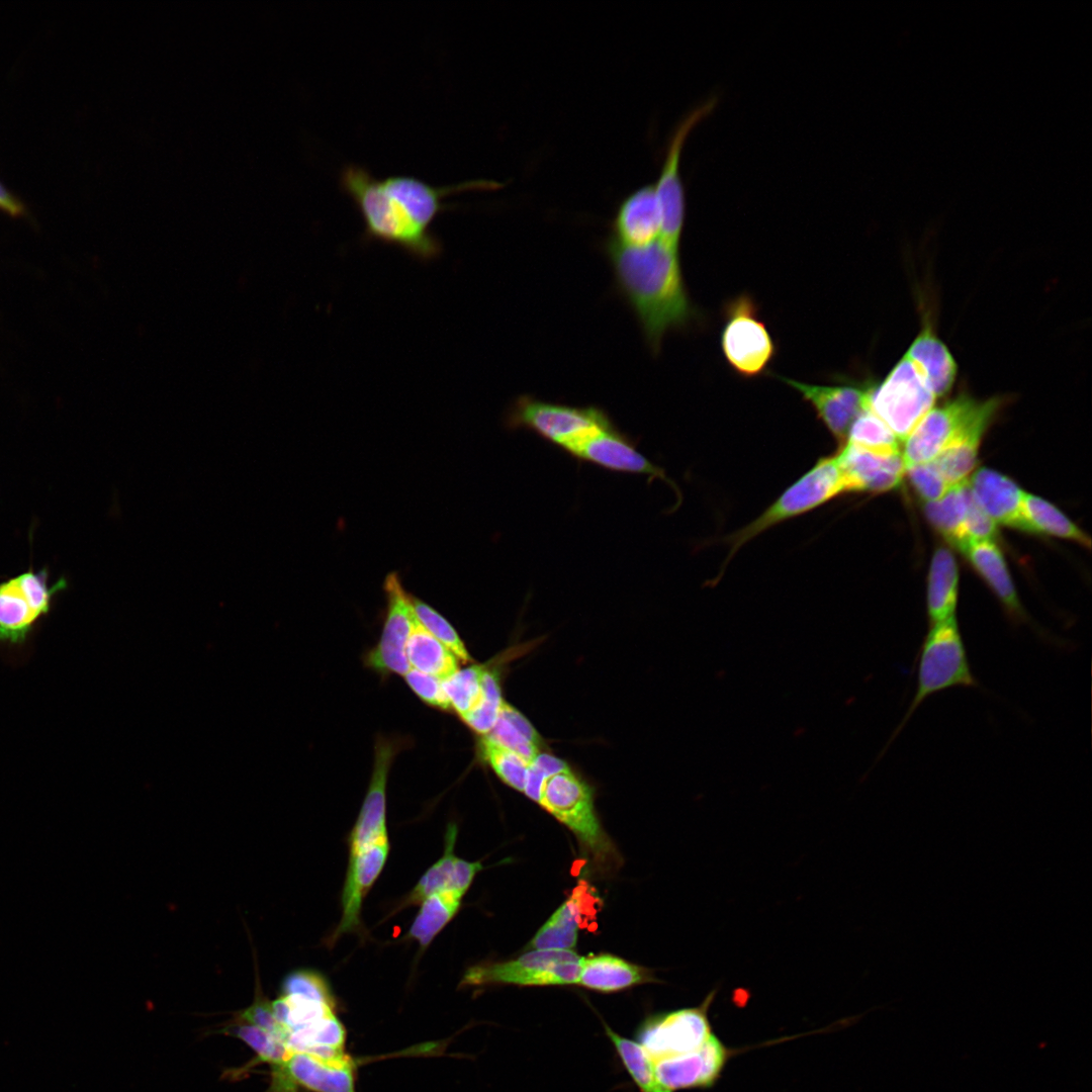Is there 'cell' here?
<instances>
[{
    "mask_svg": "<svg viewBox=\"0 0 1092 1092\" xmlns=\"http://www.w3.org/2000/svg\"><path fill=\"white\" fill-rule=\"evenodd\" d=\"M340 187L358 209L368 239L429 261L442 251L432 225L441 212L452 207L445 199L464 191L495 189L500 184L479 179L435 186L411 175L378 178L364 166L347 164L340 173Z\"/></svg>",
    "mask_w": 1092,
    "mask_h": 1092,
    "instance_id": "6da1fadb",
    "label": "cell"
},
{
    "mask_svg": "<svg viewBox=\"0 0 1092 1092\" xmlns=\"http://www.w3.org/2000/svg\"><path fill=\"white\" fill-rule=\"evenodd\" d=\"M605 251L617 287L633 310L653 354L671 330L687 328L695 317L679 264L678 249L660 239L628 246L610 238Z\"/></svg>",
    "mask_w": 1092,
    "mask_h": 1092,
    "instance_id": "7a4b0ae2",
    "label": "cell"
},
{
    "mask_svg": "<svg viewBox=\"0 0 1092 1092\" xmlns=\"http://www.w3.org/2000/svg\"><path fill=\"white\" fill-rule=\"evenodd\" d=\"M916 689L904 716L882 750V756L931 696L953 688L981 689L973 672L956 617L929 625L915 658Z\"/></svg>",
    "mask_w": 1092,
    "mask_h": 1092,
    "instance_id": "3957f363",
    "label": "cell"
},
{
    "mask_svg": "<svg viewBox=\"0 0 1092 1092\" xmlns=\"http://www.w3.org/2000/svg\"><path fill=\"white\" fill-rule=\"evenodd\" d=\"M511 430H528L567 454L596 432L614 424L596 406H572L521 395L506 415Z\"/></svg>",
    "mask_w": 1092,
    "mask_h": 1092,
    "instance_id": "277c9868",
    "label": "cell"
},
{
    "mask_svg": "<svg viewBox=\"0 0 1092 1092\" xmlns=\"http://www.w3.org/2000/svg\"><path fill=\"white\" fill-rule=\"evenodd\" d=\"M841 493H844V486L836 454L819 459L755 520L725 538L724 542L729 546L726 562L744 544L763 531L809 512Z\"/></svg>",
    "mask_w": 1092,
    "mask_h": 1092,
    "instance_id": "5b68a950",
    "label": "cell"
},
{
    "mask_svg": "<svg viewBox=\"0 0 1092 1092\" xmlns=\"http://www.w3.org/2000/svg\"><path fill=\"white\" fill-rule=\"evenodd\" d=\"M65 577L51 582L47 568H29L0 581V644L20 645L50 614L57 596L67 588Z\"/></svg>",
    "mask_w": 1092,
    "mask_h": 1092,
    "instance_id": "8992f818",
    "label": "cell"
},
{
    "mask_svg": "<svg viewBox=\"0 0 1092 1092\" xmlns=\"http://www.w3.org/2000/svg\"><path fill=\"white\" fill-rule=\"evenodd\" d=\"M580 960L581 957L571 949H532L510 962L478 964L468 968L461 979L460 986L577 985Z\"/></svg>",
    "mask_w": 1092,
    "mask_h": 1092,
    "instance_id": "52a82bcc",
    "label": "cell"
},
{
    "mask_svg": "<svg viewBox=\"0 0 1092 1092\" xmlns=\"http://www.w3.org/2000/svg\"><path fill=\"white\" fill-rule=\"evenodd\" d=\"M935 399L918 368L904 355L883 382L871 387L868 407L904 442Z\"/></svg>",
    "mask_w": 1092,
    "mask_h": 1092,
    "instance_id": "ba28073f",
    "label": "cell"
},
{
    "mask_svg": "<svg viewBox=\"0 0 1092 1092\" xmlns=\"http://www.w3.org/2000/svg\"><path fill=\"white\" fill-rule=\"evenodd\" d=\"M539 804L569 828L594 857L606 860L612 853L595 811L592 790L570 768L546 780Z\"/></svg>",
    "mask_w": 1092,
    "mask_h": 1092,
    "instance_id": "9c48e42d",
    "label": "cell"
},
{
    "mask_svg": "<svg viewBox=\"0 0 1092 1092\" xmlns=\"http://www.w3.org/2000/svg\"><path fill=\"white\" fill-rule=\"evenodd\" d=\"M721 348L732 369L746 378L764 372L776 355L775 341L754 301L746 294L730 300L725 307Z\"/></svg>",
    "mask_w": 1092,
    "mask_h": 1092,
    "instance_id": "30bf717a",
    "label": "cell"
},
{
    "mask_svg": "<svg viewBox=\"0 0 1092 1092\" xmlns=\"http://www.w3.org/2000/svg\"><path fill=\"white\" fill-rule=\"evenodd\" d=\"M716 103L715 97L709 98L680 120L669 139L660 173L654 182L660 216L658 239L675 249L679 247L686 212L685 189L679 172L681 151L689 133L715 108Z\"/></svg>",
    "mask_w": 1092,
    "mask_h": 1092,
    "instance_id": "8fae6325",
    "label": "cell"
},
{
    "mask_svg": "<svg viewBox=\"0 0 1092 1092\" xmlns=\"http://www.w3.org/2000/svg\"><path fill=\"white\" fill-rule=\"evenodd\" d=\"M713 996L714 993L710 994L701 1006L647 1018L637 1030V1042L653 1062L699 1049L712 1034L707 1010Z\"/></svg>",
    "mask_w": 1092,
    "mask_h": 1092,
    "instance_id": "7c38bea8",
    "label": "cell"
},
{
    "mask_svg": "<svg viewBox=\"0 0 1092 1092\" xmlns=\"http://www.w3.org/2000/svg\"><path fill=\"white\" fill-rule=\"evenodd\" d=\"M386 597V614L378 643L364 658L366 666L380 674L404 675L411 665L406 656V643L418 619L414 613L411 595L401 583L398 572H389L383 583Z\"/></svg>",
    "mask_w": 1092,
    "mask_h": 1092,
    "instance_id": "4fadbf2b",
    "label": "cell"
},
{
    "mask_svg": "<svg viewBox=\"0 0 1092 1092\" xmlns=\"http://www.w3.org/2000/svg\"><path fill=\"white\" fill-rule=\"evenodd\" d=\"M984 578L1013 627L1029 626L1045 644L1069 650L1070 642L1035 624L1022 606L1001 550L993 540L972 541L960 549Z\"/></svg>",
    "mask_w": 1092,
    "mask_h": 1092,
    "instance_id": "5bb4252c",
    "label": "cell"
},
{
    "mask_svg": "<svg viewBox=\"0 0 1092 1092\" xmlns=\"http://www.w3.org/2000/svg\"><path fill=\"white\" fill-rule=\"evenodd\" d=\"M980 400L961 394L946 403L932 407L904 441L902 459L905 469L932 461L977 410Z\"/></svg>",
    "mask_w": 1092,
    "mask_h": 1092,
    "instance_id": "9a60e30c",
    "label": "cell"
},
{
    "mask_svg": "<svg viewBox=\"0 0 1092 1092\" xmlns=\"http://www.w3.org/2000/svg\"><path fill=\"white\" fill-rule=\"evenodd\" d=\"M780 378L796 389L813 406L818 418L840 446L845 442L854 419L868 407L872 387L870 385H858L849 381L821 385L800 382L783 376Z\"/></svg>",
    "mask_w": 1092,
    "mask_h": 1092,
    "instance_id": "2e32d148",
    "label": "cell"
},
{
    "mask_svg": "<svg viewBox=\"0 0 1092 1092\" xmlns=\"http://www.w3.org/2000/svg\"><path fill=\"white\" fill-rule=\"evenodd\" d=\"M389 853L388 835L349 852L348 868L341 895L342 917L330 940L357 931L363 900L382 872Z\"/></svg>",
    "mask_w": 1092,
    "mask_h": 1092,
    "instance_id": "e0dca14e",
    "label": "cell"
},
{
    "mask_svg": "<svg viewBox=\"0 0 1092 1092\" xmlns=\"http://www.w3.org/2000/svg\"><path fill=\"white\" fill-rule=\"evenodd\" d=\"M402 742L397 739L377 737L370 784L358 818L348 837L349 852L388 835L386 785L389 768Z\"/></svg>",
    "mask_w": 1092,
    "mask_h": 1092,
    "instance_id": "ac0fdd59",
    "label": "cell"
},
{
    "mask_svg": "<svg viewBox=\"0 0 1092 1092\" xmlns=\"http://www.w3.org/2000/svg\"><path fill=\"white\" fill-rule=\"evenodd\" d=\"M569 455L610 471L648 475L672 484L663 469L640 453L631 438L614 424L589 436Z\"/></svg>",
    "mask_w": 1092,
    "mask_h": 1092,
    "instance_id": "d6986e66",
    "label": "cell"
},
{
    "mask_svg": "<svg viewBox=\"0 0 1092 1092\" xmlns=\"http://www.w3.org/2000/svg\"><path fill=\"white\" fill-rule=\"evenodd\" d=\"M845 492H884L897 487L905 474L902 453L881 455L843 443L836 452Z\"/></svg>",
    "mask_w": 1092,
    "mask_h": 1092,
    "instance_id": "ffe728a7",
    "label": "cell"
},
{
    "mask_svg": "<svg viewBox=\"0 0 1092 1092\" xmlns=\"http://www.w3.org/2000/svg\"><path fill=\"white\" fill-rule=\"evenodd\" d=\"M727 1058V1049L712 1033L699 1049L653 1064L658 1082L669 1092H674L711 1086L720 1076Z\"/></svg>",
    "mask_w": 1092,
    "mask_h": 1092,
    "instance_id": "44dd1931",
    "label": "cell"
},
{
    "mask_svg": "<svg viewBox=\"0 0 1092 1092\" xmlns=\"http://www.w3.org/2000/svg\"><path fill=\"white\" fill-rule=\"evenodd\" d=\"M1001 403L997 397L980 401L969 421L932 460L949 485L966 481L975 468L981 440Z\"/></svg>",
    "mask_w": 1092,
    "mask_h": 1092,
    "instance_id": "7402d4cb",
    "label": "cell"
},
{
    "mask_svg": "<svg viewBox=\"0 0 1092 1092\" xmlns=\"http://www.w3.org/2000/svg\"><path fill=\"white\" fill-rule=\"evenodd\" d=\"M298 1088L311 1092H356V1061L346 1053L337 1057L291 1052L282 1064Z\"/></svg>",
    "mask_w": 1092,
    "mask_h": 1092,
    "instance_id": "603a6c76",
    "label": "cell"
},
{
    "mask_svg": "<svg viewBox=\"0 0 1092 1092\" xmlns=\"http://www.w3.org/2000/svg\"><path fill=\"white\" fill-rule=\"evenodd\" d=\"M977 506L996 524L1025 531L1022 504L1025 492L1009 477L989 468L977 470L968 480Z\"/></svg>",
    "mask_w": 1092,
    "mask_h": 1092,
    "instance_id": "cb8c5ba5",
    "label": "cell"
},
{
    "mask_svg": "<svg viewBox=\"0 0 1092 1092\" xmlns=\"http://www.w3.org/2000/svg\"><path fill=\"white\" fill-rule=\"evenodd\" d=\"M660 232V216L654 183L645 184L630 192L619 203L612 221L615 241L628 246L647 245Z\"/></svg>",
    "mask_w": 1092,
    "mask_h": 1092,
    "instance_id": "d4e9b609",
    "label": "cell"
},
{
    "mask_svg": "<svg viewBox=\"0 0 1092 1092\" xmlns=\"http://www.w3.org/2000/svg\"><path fill=\"white\" fill-rule=\"evenodd\" d=\"M905 355L918 368L935 397L951 389L957 375L956 361L929 329L925 328L915 338Z\"/></svg>",
    "mask_w": 1092,
    "mask_h": 1092,
    "instance_id": "484cf974",
    "label": "cell"
},
{
    "mask_svg": "<svg viewBox=\"0 0 1092 1092\" xmlns=\"http://www.w3.org/2000/svg\"><path fill=\"white\" fill-rule=\"evenodd\" d=\"M652 980L641 967L604 953L581 958L577 985L600 992H615Z\"/></svg>",
    "mask_w": 1092,
    "mask_h": 1092,
    "instance_id": "4316f807",
    "label": "cell"
},
{
    "mask_svg": "<svg viewBox=\"0 0 1092 1092\" xmlns=\"http://www.w3.org/2000/svg\"><path fill=\"white\" fill-rule=\"evenodd\" d=\"M959 572L952 552L938 548L932 557L926 592L929 625L956 617Z\"/></svg>",
    "mask_w": 1092,
    "mask_h": 1092,
    "instance_id": "83f0119b",
    "label": "cell"
},
{
    "mask_svg": "<svg viewBox=\"0 0 1092 1092\" xmlns=\"http://www.w3.org/2000/svg\"><path fill=\"white\" fill-rule=\"evenodd\" d=\"M586 906L584 887L576 888L571 896L552 914L530 942L533 949H570L576 944L579 925Z\"/></svg>",
    "mask_w": 1092,
    "mask_h": 1092,
    "instance_id": "f1b7e54d",
    "label": "cell"
},
{
    "mask_svg": "<svg viewBox=\"0 0 1092 1092\" xmlns=\"http://www.w3.org/2000/svg\"><path fill=\"white\" fill-rule=\"evenodd\" d=\"M971 500L966 480L950 486L942 497L924 506L931 525L959 549L964 544V525Z\"/></svg>",
    "mask_w": 1092,
    "mask_h": 1092,
    "instance_id": "f546056e",
    "label": "cell"
},
{
    "mask_svg": "<svg viewBox=\"0 0 1092 1092\" xmlns=\"http://www.w3.org/2000/svg\"><path fill=\"white\" fill-rule=\"evenodd\" d=\"M406 656L415 669L441 680L456 672L459 666L458 658L419 621L407 639Z\"/></svg>",
    "mask_w": 1092,
    "mask_h": 1092,
    "instance_id": "4dcf8cb0",
    "label": "cell"
},
{
    "mask_svg": "<svg viewBox=\"0 0 1092 1092\" xmlns=\"http://www.w3.org/2000/svg\"><path fill=\"white\" fill-rule=\"evenodd\" d=\"M462 899L463 895L453 891H442L427 897L420 904L405 937L426 948L457 914Z\"/></svg>",
    "mask_w": 1092,
    "mask_h": 1092,
    "instance_id": "1f68e13d",
    "label": "cell"
},
{
    "mask_svg": "<svg viewBox=\"0 0 1092 1092\" xmlns=\"http://www.w3.org/2000/svg\"><path fill=\"white\" fill-rule=\"evenodd\" d=\"M457 834V826L454 823L448 824L443 855L424 873L412 891L395 907L394 912L419 905L435 893L455 892L453 890L454 869L458 856L455 855L454 847Z\"/></svg>",
    "mask_w": 1092,
    "mask_h": 1092,
    "instance_id": "d6a6232c",
    "label": "cell"
},
{
    "mask_svg": "<svg viewBox=\"0 0 1092 1092\" xmlns=\"http://www.w3.org/2000/svg\"><path fill=\"white\" fill-rule=\"evenodd\" d=\"M1025 531L1071 539L1090 547V539L1059 509L1045 499L1025 493L1022 504Z\"/></svg>",
    "mask_w": 1092,
    "mask_h": 1092,
    "instance_id": "836d02e7",
    "label": "cell"
},
{
    "mask_svg": "<svg viewBox=\"0 0 1092 1092\" xmlns=\"http://www.w3.org/2000/svg\"><path fill=\"white\" fill-rule=\"evenodd\" d=\"M605 1031L641 1092H669L658 1082L653 1061L639 1042L618 1034L607 1024Z\"/></svg>",
    "mask_w": 1092,
    "mask_h": 1092,
    "instance_id": "e575fe53",
    "label": "cell"
},
{
    "mask_svg": "<svg viewBox=\"0 0 1092 1092\" xmlns=\"http://www.w3.org/2000/svg\"><path fill=\"white\" fill-rule=\"evenodd\" d=\"M845 442L881 455L901 453L898 438L869 407L854 419Z\"/></svg>",
    "mask_w": 1092,
    "mask_h": 1092,
    "instance_id": "d590c367",
    "label": "cell"
},
{
    "mask_svg": "<svg viewBox=\"0 0 1092 1092\" xmlns=\"http://www.w3.org/2000/svg\"><path fill=\"white\" fill-rule=\"evenodd\" d=\"M478 748L481 758L506 785L524 792L530 764L528 761L485 735L480 738Z\"/></svg>",
    "mask_w": 1092,
    "mask_h": 1092,
    "instance_id": "8d00e7d4",
    "label": "cell"
},
{
    "mask_svg": "<svg viewBox=\"0 0 1092 1092\" xmlns=\"http://www.w3.org/2000/svg\"><path fill=\"white\" fill-rule=\"evenodd\" d=\"M484 665L473 664L458 669L452 675L441 680L443 691L451 709L460 718L474 710L481 701V676Z\"/></svg>",
    "mask_w": 1092,
    "mask_h": 1092,
    "instance_id": "74e56055",
    "label": "cell"
},
{
    "mask_svg": "<svg viewBox=\"0 0 1092 1092\" xmlns=\"http://www.w3.org/2000/svg\"><path fill=\"white\" fill-rule=\"evenodd\" d=\"M223 1031L247 1043L257 1054L259 1063L281 1065L291 1053L282 1038L252 1024L234 1021L225 1026Z\"/></svg>",
    "mask_w": 1092,
    "mask_h": 1092,
    "instance_id": "f35d334b",
    "label": "cell"
},
{
    "mask_svg": "<svg viewBox=\"0 0 1092 1092\" xmlns=\"http://www.w3.org/2000/svg\"><path fill=\"white\" fill-rule=\"evenodd\" d=\"M411 602L418 621L463 663L472 661L464 643L451 624L431 606L411 595Z\"/></svg>",
    "mask_w": 1092,
    "mask_h": 1092,
    "instance_id": "ab89813d",
    "label": "cell"
},
{
    "mask_svg": "<svg viewBox=\"0 0 1092 1092\" xmlns=\"http://www.w3.org/2000/svg\"><path fill=\"white\" fill-rule=\"evenodd\" d=\"M282 994L299 995L336 1006L335 997L327 980L310 970H298L288 974L282 983Z\"/></svg>",
    "mask_w": 1092,
    "mask_h": 1092,
    "instance_id": "60d3db41",
    "label": "cell"
},
{
    "mask_svg": "<svg viewBox=\"0 0 1092 1092\" xmlns=\"http://www.w3.org/2000/svg\"><path fill=\"white\" fill-rule=\"evenodd\" d=\"M905 472L917 493L926 502L939 499L952 486L932 461L912 465Z\"/></svg>",
    "mask_w": 1092,
    "mask_h": 1092,
    "instance_id": "b9f144b4",
    "label": "cell"
},
{
    "mask_svg": "<svg viewBox=\"0 0 1092 1092\" xmlns=\"http://www.w3.org/2000/svg\"><path fill=\"white\" fill-rule=\"evenodd\" d=\"M485 736L516 752L529 763L541 752L540 747L530 742L508 719L499 714L493 728Z\"/></svg>",
    "mask_w": 1092,
    "mask_h": 1092,
    "instance_id": "7bdbcfd3",
    "label": "cell"
},
{
    "mask_svg": "<svg viewBox=\"0 0 1092 1092\" xmlns=\"http://www.w3.org/2000/svg\"><path fill=\"white\" fill-rule=\"evenodd\" d=\"M235 1021L261 1027L279 1036L286 1042L287 1031L275 1018L271 1002H269L265 998V996L261 992L260 986L256 987V994L253 1003L246 1009L239 1012Z\"/></svg>",
    "mask_w": 1092,
    "mask_h": 1092,
    "instance_id": "ee69618b",
    "label": "cell"
},
{
    "mask_svg": "<svg viewBox=\"0 0 1092 1092\" xmlns=\"http://www.w3.org/2000/svg\"><path fill=\"white\" fill-rule=\"evenodd\" d=\"M404 677L412 691L424 703L445 712L452 710L450 702L443 691L441 679L415 668L410 669L404 674Z\"/></svg>",
    "mask_w": 1092,
    "mask_h": 1092,
    "instance_id": "f6af8a7d",
    "label": "cell"
},
{
    "mask_svg": "<svg viewBox=\"0 0 1092 1092\" xmlns=\"http://www.w3.org/2000/svg\"><path fill=\"white\" fill-rule=\"evenodd\" d=\"M996 525L972 498L964 525V544L961 548L972 541L993 540L997 535Z\"/></svg>",
    "mask_w": 1092,
    "mask_h": 1092,
    "instance_id": "bcb514c9",
    "label": "cell"
},
{
    "mask_svg": "<svg viewBox=\"0 0 1092 1092\" xmlns=\"http://www.w3.org/2000/svg\"><path fill=\"white\" fill-rule=\"evenodd\" d=\"M499 715L508 719L530 742L541 747V736L521 712L503 701Z\"/></svg>",
    "mask_w": 1092,
    "mask_h": 1092,
    "instance_id": "7dc6e473",
    "label": "cell"
},
{
    "mask_svg": "<svg viewBox=\"0 0 1092 1092\" xmlns=\"http://www.w3.org/2000/svg\"><path fill=\"white\" fill-rule=\"evenodd\" d=\"M548 777L533 763L529 764L524 792L531 800L539 803L544 784Z\"/></svg>",
    "mask_w": 1092,
    "mask_h": 1092,
    "instance_id": "c3c4849f",
    "label": "cell"
},
{
    "mask_svg": "<svg viewBox=\"0 0 1092 1092\" xmlns=\"http://www.w3.org/2000/svg\"><path fill=\"white\" fill-rule=\"evenodd\" d=\"M0 210L17 217L26 212L23 202L0 181Z\"/></svg>",
    "mask_w": 1092,
    "mask_h": 1092,
    "instance_id": "681fc988",
    "label": "cell"
},
{
    "mask_svg": "<svg viewBox=\"0 0 1092 1092\" xmlns=\"http://www.w3.org/2000/svg\"><path fill=\"white\" fill-rule=\"evenodd\" d=\"M531 763L541 769L548 778L569 768L566 762L545 752L537 754Z\"/></svg>",
    "mask_w": 1092,
    "mask_h": 1092,
    "instance_id": "f907efd6",
    "label": "cell"
}]
</instances>
